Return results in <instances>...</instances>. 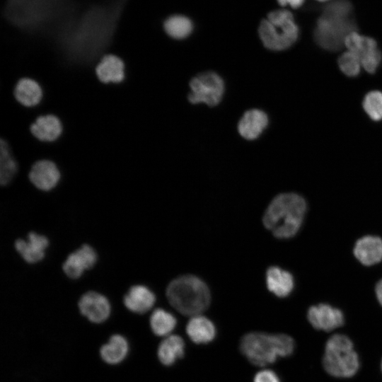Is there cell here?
Masks as SVG:
<instances>
[{"label":"cell","instance_id":"cell-16","mask_svg":"<svg viewBox=\"0 0 382 382\" xmlns=\"http://www.w3.org/2000/svg\"><path fill=\"white\" fill-rule=\"evenodd\" d=\"M353 253L363 265L370 266L382 260V239L378 236H365L356 242Z\"/></svg>","mask_w":382,"mask_h":382},{"label":"cell","instance_id":"cell-24","mask_svg":"<svg viewBox=\"0 0 382 382\" xmlns=\"http://www.w3.org/2000/svg\"><path fill=\"white\" fill-rule=\"evenodd\" d=\"M18 171V163L11 147L3 138L0 141V183L8 185Z\"/></svg>","mask_w":382,"mask_h":382},{"label":"cell","instance_id":"cell-2","mask_svg":"<svg viewBox=\"0 0 382 382\" xmlns=\"http://www.w3.org/2000/svg\"><path fill=\"white\" fill-rule=\"evenodd\" d=\"M306 212L305 199L293 192L277 195L268 205L262 221L279 238H289L299 231Z\"/></svg>","mask_w":382,"mask_h":382},{"label":"cell","instance_id":"cell-7","mask_svg":"<svg viewBox=\"0 0 382 382\" xmlns=\"http://www.w3.org/2000/svg\"><path fill=\"white\" fill-rule=\"evenodd\" d=\"M187 99L192 104L204 103L209 106L218 105L224 94V83L216 73L211 71L198 74L190 81Z\"/></svg>","mask_w":382,"mask_h":382},{"label":"cell","instance_id":"cell-31","mask_svg":"<svg viewBox=\"0 0 382 382\" xmlns=\"http://www.w3.org/2000/svg\"><path fill=\"white\" fill-rule=\"evenodd\" d=\"M375 292L378 302L382 306V279L376 284Z\"/></svg>","mask_w":382,"mask_h":382},{"label":"cell","instance_id":"cell-4","mask_svg":"<svg viewBox=\"0 0 382 382\" xmlns=\"http://www.w3.org/2000/svg\"><path fill=\"white\" fill-rule=\"evenodd\" d=\"M166 296L170 305L185 316H194L205 311L210 303L207 284L196 276H180L170 282Z\"/></svg>","mask_w":382,"mask_h":382},{"label":"cell","instance_id":"cell-8","mask_svg":"<svg viewBox=\"0 0 382 382\" xmlns=\"http://www.w3.org/2000/svg\"><path fill=\"white\" fill-rule=\"evenodd\" d=\"M345 46L359 57L361 66L367 72L374 74L376 71L381 64L382 54L375 40L354 31L346 37Z\"/></svg>","mask_w":382,"mask_h":382},{"label":"cell","instance_id":"cell-21","mask_svg":"<svg viewBox=\"0 0 382 382\" xmlns=\"http://www.w3.org/2000/svg\"><path fill=\"white\" fill-rule=\"evenodd\" d=\"M185 342L177 335H170L165 337L159 343L157 348V357L164 366H171L185 354Z\"/></svg>","mask_w":382,"mask_h":382},{"label":"cell","instance_id":"cell-28","mask_svg":"<svg viewBox=\"0 0 382 382\" xmlns=\"http://www.w3.org/2000/svg\"><path fill=\"white\" fill-rule=\"evenodd\" d=\"M338 65L342 73L350 77L357 76L361 66L359 57L348 50L339 57Z\"/></svg>","mask_w":382,"mask_h":382},{"label":"cell","instance_id":"cell-20","mask_svg":"<svg viewBox=\"0 0 382 382\" xmlns=\"http://www.w3.org/2000/svg\"><path fill=\"white\" fill-rule=\"evenodd\" d=\"M216 328L214 323L200 314L192 316L186 325V333L190 339L196 344H207L216 336Z\"/></svg>","mask_w":382,"mask_h":382},{"label":"cell","instance_id":"cell-18","mask_svg":"<svg viewBox=\"0 0 382 382\" xmlns=\"http://www.w3.org/2000/svg\"><path fill=\"white\" fill-rule=\"evenodd\" d=\"M156 296L146 286L134 285L132 286L123 299L125 306L129 311L144 314L154 305Z\"/></svg>","mask_w":382,"mask_h":382},{"label":"cell","instance_id":"cell-10","mask_svg":"<svg viewBox=\"0 0 382 382\" xmlns=\"http://www.w3.org/2000/svg\"><path fill=\"white\" fill-rule=\"evenodd\" d=\"M307 318L315 329L326 332L340 328L345 322L342 312L326 303L310 307Z\"/></svg>","mask_w":382,"mask_h":382},{"label":"cell","instance_id":"cell-13","mask_svg":"<svg viewBox=\"0 0 382 382\" xmlns=\"http://www.w3.org/2000/svg\"><path fill=\"white\" fill-rule=\"evenodd\" d=\"M30 181L39 190L49 191L53 189L60 180V171L50 160L37 161L29 172Z\"/></svg>","mask_w":382,"mask_h":382},{"label":"cell","instance_id":"cell-27","mask_svg":"<svg viewBox=\"0 0 382 382\" xmlns=\"http://www.w3.org/2000/svg\"><path fill=\"white\" fill-rule=\"evenodd\" d=\"M363 108L373 120H382V93L378 91L368 93L364 98Z\"/></svg>","mask_w":382,"mask_h":382},{"label":"cell","instance_id":"cell-11","mask_svg":"<svg viewBox=\"0 0 382 382\" xmlns=\"http://www.w3.org/2000/svg\"><path fill=\"white\" fill-rule=\"evenodd\" d=\"M97 255L94 249L87 244L68 255L62 265L63 271L71 279L80 277L83 272L91 269L96 262Z\"/></svg>","mask_w":382,"mask_h":382},{"label":"cell","instance_id":"cell-25","mask_svg":"<svg viewBox=\"0 0 382 382\" xmlns=\"http://www.w3.org/2000/svg\"><path fill=\"white\" fill-rule=\"evenodd\" d=\"M175 316L162 308L155 309L150 316L149 325L152 332L158 337L170 335L176 327Z\"/></svg>","mask_w":382,"mask_h":382},{"label":"cell","instance_id":"cell-17","mask_svg":"<svg viewBox=\"0 0 382 382\" xmlns=\"http://www.w3.org/2000/svg\"><path fill=\"white\" fill-rule=\"evenodd\" d=\"M32 135L43 142L57 140L62 133V124L59 119L51 114L37 117L30 125Z\"/></svg>","mask_w":382,"mask_h":382},{"label":"cell","instance_id":"cell-15","mask_svg":"<svg viewBox=\"0 0 382 382\" xmlns=\"http://www.w3.org/2000/svg\"><path fill=\"white\" fill-rule=\"evenodd\" d=\"M268 124L267 114L259 109H250L245 111L238 124L239 134L244 139L253 140L257 139Z\"/></svg>","mask_w":382,"mask_h":382},{"label":"cell","instance_id":"cell-29","mask_svg":"<svg viewBox=\"0 0 382 382\" xmlns=\"http://www.w3.org/2000/svg\"><path fill=\"white\" fill-rule=\"evenodd\" d=\"M253 382H280V380L272 370L263 369L255 375Z\"/></svg>","mask_w":382,"mask_h":382},{"label":"cell","instance_id":"cell-33","mask_svg":"<svg viewBox=\"0 0 382 382\" xmlns=\"http://www.w3.org/2000/svg\"><path fill=\"white\" fill-rule=\"evenodd\" d=\"M381 371H382V361H381Z\"/></svg>","mask_w":382,"mask_h":382},{"label":"cell","instance_id":"cell-6","mask_svg":"<svg viewBox=\"0 0 382 382\" xmlns=\"http://www.w3.org/2000/svg\"><path fill=\"white\" fill-rule=\"evenodd\" d=\"M323 365L326 372L334 377L345 378L354 376L360 364L352 340L342 334L330 337L325 346Z\"/></svg>","mask_w":382,"mask_h":382},{"label":"cell","instance_id":"cell-9","mask_svg":"<svg viewBox=\"0 0 382 382\" xmlns=\"http://www.w3.org/2000/svg\"><path fill=\"white\" fill-rule=\"evenodd\" d=\"M80 313L93 324L105 322L110 316L111 306L108 299L101 294L88 291L78 303Z\"/></svg>","mask_w":382,"mask_h":382},{"label":"cell","instance_id":"cell-1","mask_svg":"<svg viewBox=\"0 0 382 382\" xmlns=\"http://www.w3.org/2000/svg\"><path fill=\"white\" fill-rule=\"evenodd\" d=\"M352 14L349 0H334L326 4L314 30L316 43L328 51L341 49L347 35L357 30Z\"/></svg>","mask_w":382,"mask_h":382},{"label":"cell","instance_id":"cell-22","mask_svg":"<svg viewBox=\"0 0 382 382\" xmlns=\"http://www.w3.org/2000/svg\"><path fill=\"white\" fill-rule=\"evenodd\" d=\"M266 282L268 289L279 297L287 296L294 286L291 274L276 266L267 270Z\"/></svg>","mask_w":382,"mask_h":382},{"label":"cell","instance_id":"cell-26","mask_svg":"<svg viewBox=\"0 0 382 382\" xmlns=\"http://www.w3.org/2000/svg\"><path fill=\"white\" fill-rule=\"evenodd\" d=\"M166 33L174 39H183L187 37L192 31L191 21L180 15H175L168 18L163 24Z\"/></svg>","mask_w":382,"mask_h":382},{"label":"cell","instance_id":"cell-32","mask_svg":"<svg viewBox=\"0 0 382 382\" xmlns=\"http://www.w3.org/2000/svg\"><path fill=\"white\" fill-rule=\"evenodd\" d=\"M318 1H329V0H317Z\"/></svg>","mask_w":382,"mask_h":382},{"label":"cell","instance_id":"cell-14","mask_svg":"<svg viewBox=\"0 0 382 382\" xmlns=\"http://www.w3.org/2000/svg\"><path fill=\"white\" fill-rule=\"evenodd\" d=\"M49 245L48 239L43 235L30 232L28 239H17L15 248L28 263H36L45 257V251Z\"/></svg>","mask_w":382,"mask_h":382},{"label":"cell","instance_id":"cell-19","mask_svg":"<svg viewBox=\"0 0 382 382\" xmlns=\"http://www.w3.org/2000/svg\"><path fill=\"white\" fill-rule=\"evenodd\" d=\"M96 74L103 83H120L125 79V63L115 54L103 56L96 66Z\"/></svg>","mask_w":382,"mask_h":382},{"label":"cell","instance_id":"cell-30","mask_svg":"<svg viewBox=\"0 0 382 382\" xmlns=\"http://www.w3.org/2000/svg\"><path fill=\"white\" fill-rule=\"evenodd\" d=\"M277 1L282 6L289 5L293 8H297L303 4L304 0H277Z\"/></svg>","mask_w":382,"mask_h":382},{"label":"cell","instance_id":"cell-23","mask_svg":"<svg viewBox=\"0 0 382 382\" xmlns=\"http://www.w3.org/2000/svg\"><path fill=\"white\" fill-rule=\"evenodd\" d=\"M13 95L22 105L27 108L34 107L40 103L42 98V90L34 79L22 78L16 84Z\"/></svg>","mask_w":382,"mask_h":382},{"label":"cell","instance_id":"cell-12","mask_svg":"<svg viewBox=\"0 0 382 382\" xmlns=\"http://www.w3.org/2000/svg\"><path fill=\"white\" fill-rule=\"evenodd\" d=\"M129 351L127 338L120 333H114L99 347L98 356L105 364L117 366L127 359Z\"/></svg>","mask_w":382,"mask_h":382},{"label":"cell","instance_id":"cell-3","mask_svg":"<svg viewBox=\"0 0 382 382\" xmlns=\"http://www.w3.org/2000/svg\"><path fill=\"white\" fill-rule=\"evenodd\" d=\"M240 350L250 363L263 366L279 357L290 356L294 350V341L285 334L252 332L241 338Z\"/></svg>","mask_w":382,"mask_h":382},{"label":"cell","instance_id":"cell-5","mask_svg":"<svg viewBox=\"0 0 382 382\" xmlns=\"http://www.w3.org/2000/svg\"><path fill=\"white\" fill-rule=\"evenodd\" d=\"M299 33L292 13L285 9L270 12L258 28L263 45L273 51H282L290 47L296 41Z\"/></svg>","mask_w":382,"mask_h":382}]
</instances>
